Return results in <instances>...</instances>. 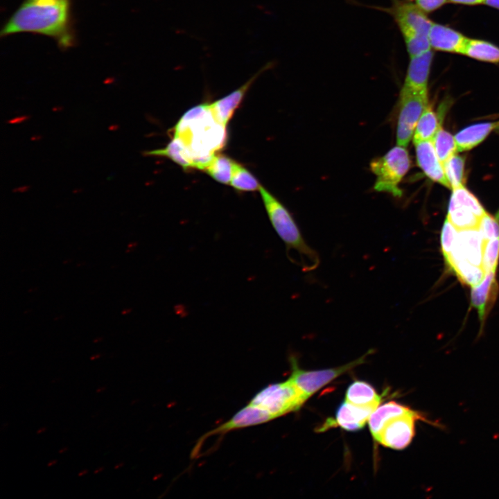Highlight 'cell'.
I'll return each mask as SVG.
<instances>
[{
	"mask_svg": "<svg viewBox=\"0 0 499 499\" xmlns=\"http://www.w3.org/2000/svg\"><path fill=\"white\" fill-rule=\"evenodd\" d=\"M70 0H24L3 27L1 35L42 34L55 39L61 48L73 44Z\"/></svg>",
	"mask_w": 499,
	"mask_h": 499,
	"instance_id": "6da1fadb",
	"label": "cell"
},
{
	"mask_svg": "<svg viewBox=\"0 0 499 499\" xmlns=\"http://www.w3.org/2000/svg\"><path fill=\"white\" fill-rule=\"evenodd\" d=\"M259 192L268 218L284 243L288 254L294 252L304 272L315 270L320 263L317 251L305 240L298 225L287 208L262 185Z\"/></svg>",
	"mask_w": 499,
	"mask_h": 499,
	"instance_id": "7a4b0ae2",
	"label": "cell"
},
{
	"mask_svg": "<svg viewBox=\"0 0 499 499\" xmlns=\"http://www.w3.org/2000/svg\"><path fill=\"white\" fill-rule=\"evenodd\" d=\"M387 12L396 24L410 57L431 49L428 33L433 24L416 3L409 0H391V6L376 8Z\"/></svg>",
	"mask_w": 499,
	"mask_h": 499,
	"instance_id": "3957f363",
	"label": "cell"
},
{
	"mask_svg": "<svg viewBox=\"0 0 499 499\" xmlns=\"http://www.w3.org/2000/svg\"><path fill=\"white\" fill-rule=\"evenodd\" d=\"M410 159L405 147L396 145L384 155L370 163V168L376 176L374 189L391 194L396 198L402 195L399 184L408 172Z\"/></svg>",
	"mask_w": 499,
	"mask_h": 499,
	"instance_id": "277c9868",
	"label": "cell"
},
{
	"mask_svg": "<svg viewBox=\"0 0 499 499\" xmlns=\"http://www.w3.org/2000/svg\"><path fill=\"white\" fill-rule=\"evenodd\" d=\"M307 399L289 378L260 390L249 403L269 412L276 419L297 410Z\"/></svg>",
	"mask_w": 499,
	"mask_h": 499,
	"instance_id": "5b68a950",
	"label": "cell"
},
{
	"mask_svg": "<svg viewBox=\"0 0 499 499\" xmlns=\"http://www.w3.org/2000/svg\"><path fill=\"white\" fill-rule=\"evenodd\" d=\"M428 105V92L402 87L399 94L396 145L408 146L413 137L416 125Z\"/></svg>",
	"mask_w": 499,
	"mask_h": 499,
	"instance_id": "8992f818",
	"label": "cell"
},
{
	"mask_svg": "<svg viewBox=\"0 0 499 499\" xmlns=\"http://www.w3.org/2000/svg\"><path fill=\"white\" fill-rule=\"evenodd\" d=\"M372 351V350H369L359 358L339 367L314 371H305L299 369L296 359L292 356L290 358L292 367V374L290 378L308 399L335 378L363 363L367 355Z\"/></svg>",
	"mask_w": 499,
	"mask_h": 499,
	"instance_id": "52a82bcc",
	"label": "cell"
},
{
	"mask_svg": "<svg viewBox=\"0 0 499 499\" xmlns=\"http://www.w3.org/2000/svg\"><path fill=\"white\" fill-rule=\"evenodd\" d=\"M274 419L267 410L248 403L228 421L203 435L194 446L191 457H196L198 455L200 448L209 437L222 435L231 430L262 424Z\"/></svg>",
	"mask_w": 499,
	"mask_h": 499,
	"instance_id": "ba28073f",
	"label": "cell"
},
{
	"mask_svg": "<svg viewBox=\"0 0 499 499\" xmlns=\"http://www.w3.org/2000/svg\"><path fill=\"white\" fill-rule=\"evenodd\" d=\"M418 419L426 421V418L414 410L391 420L385 425L376 441L396 450L406 448L415 435V422Z\"/></svg>",
	"mask_w": 499,
	"mask_h": 499,
	"instance_id": "9c48e42d",
	"label": "cell"
},
{
	"mask_svg": "<svg viewBox=\"0 0 499 499\" xmlns=\"http://www.w3.org/2000/svg\"><path fill=\"white\" fill-rule=\"evenodd\" d=\"M484 240L478 228L458 230L450 254L444 258L448 265L458 261H466L482 266Z\"/></svg>",
	"mask_w": 499,
	"mask_h": 499,
	"instance_id": "30bf717a",
	"label": "cell"
},
{
	"mask_svg": "<svg viewBox=\"0 0 499 499\" xmlns=\"http://www.w3.org/2000/svg\"><path fill=\"white\" fill-rule=\"evenodd\" d=\"M272 67V62L267 63L240 87L222 98L209 104V107L215 120L226 127L252 84L263 72Z\"/></svg>",
	"mask_w": 499,
	"mask_h": 499,
	"instance_id": "8fae6325",
	"label": "cell"
},
{
	"mask_svg": "<svg viewBox=\"0 0 499 499\" xmlns=\"http://www.w3.org/2000/svg\"><path fill=\"white\" fill-rule=\"evenodd\" d=\"M414 146L417 164L426 175L434 182L451 189L432 141H421L414 143Z\"/></svg>",
	"mask_w": 499,
	"mask_h": 499,
	"instance_id": "7c38bea8",
	"label": "cell"
},
{
	"mask_svg": "<svg viewBox=\"0 0 499 499\" xmlns=\"http://www.w3.org/2000/svg\"><path fill=\"white\" fill-rule=\"evenodd\" d=\"M379 405H357L344 401L338 408L334 421H327L326 424L331 423L329 426H332L335 423L349 431L360 430L368 422L371 414Z\"/></svg>",
	"mask_w": 499,
	"mask_h": 499,
	"instance_id": "4fadbf2b",
	"label": "cell"
},
{
	"mask_svg": "<svg viewBox=\"0 0 499 499\" xmlns=\"http://www.w3.org/2000/svg\"><path fill=\"white\" fill-rule=\"evenodd\" d=\"M499 286L496 278V272H486L483 280L473 286L471 292V306L477 309L480 322L482 323L496 299Z\"/></svg>",
	"mask_w": 499,
	"mask_h": 499,
	"instance_id": "5bb4252c",
	"label": "cell"
},
{
	"mask_svg": "<svg viewBox=\"0 0 499 499\" xmlns=\"http://www.w3.org/2000/svg\"><path fill=\"white\" fill-rule=\"evenodd\" d=\"M433 53L430 50L410 57L403 87L418 91L428 92V81Z\"/></svg>",
	"mask_w": 499,
	"mask_h": 499,
	"instance_id": "9a60e30c",
	"label": "cell"
},
{
	"mask_svg": "<svg viewBox=\"0 0 499 499\" xmlns=\"http://www.w3.org/2000/svg\"><path fill=\"white\" fill-rule=\"evenodd\" d=\"M428 40L434 49L462 54L468 38L450 28L433 23Z\"/></svg>",
	"mask_w": 499,
	"mask_h": 499,
	"instance_id": "2e32d148",
	"label": "cell"
},
{
	"mask_svg": "<svg viewBox=\"0 0 499 499\" xmlns=\"http://www.w3.org/2000/svg\"><path fill=\"white\" fill-rule=\"evenodd\" d=\"M413 411L410 408L394 401L378 405L372 412L368 421L369 430L374 439H378L383 429L389 421Z\"/></svg>",
	"mask_w": 499,
	"mask_h": 499,
	"instance_id": "e0dca14e",
	"label": "cell"
},
{
	"mask_svg": "<svg viewBox=\"0 0 499 499\" xmlns=\"http://www.w3.org/2000/svg\"><path fill=\"white\" fill-rule=\"evenodd\" d=\"M499 127V121L481 123L466 127L455 136L457 151L471 150L480 144L494 129Z\"/></svg>",
	"mask_w": 499,
	"mask_h": 499,
	"instance_id": "ac0fdd59",
	"label": "cell"
},
{
	"mask_svg": "<svg viewBox=\"0 0 499 499\" xmlns=\"http://www.w3.org/2000/svg\"><path fill=\"white\" fill-rule=\"evenodd\" d=\"M145 155L166 157L182 166L184 170L195 168V164L188 148L182 140L176 136L165 148L146 152Z\"/></svg>",
	"mask_w": 499,
	"mask_h": 499,
	"instance_id": "d6986e66",
	"label": "cell"
},
{
	"mask_svg": "<svg viewBox=\"0 0 499 499\" xmlns=\"http://www.w3.org/2000/svg\"><path fill=\"white\" fill-rule=\"evenodd\" d=\"M447 219L458 229L478 228L480 219L468 206L450 200Z\"/></svg>",
	"mask_w": 499,
	"mask_h": 499,
	"instance_id": "ffe728a7",
	"label": "cell"
},
{
	"mask_svg": "<svg viewBox=\"0 0 499 499\" xmlns=\"http://www.w3.org/2000/svg\"><path fill=\"white\" fill-rule=\"evenodd\" d=\"M345 401L357 405H367L374 403L380 404L381 396L369 383L356 380L348 387Z\"/></svg>",
	"mask_w": 499,
	"mask_h": 499,
	"instance_id": "44dd1931",
	"label": "cell"
},
{
	"mask_svg": "<svg viewBox=\"0 0 499 499\" xmlns=\"http://www.w3.org/2000/svg\"><path fill=\"white\" fill-rule=\"evenodd\" d=\"M440 127L441 126L437 115L428 105L416 125L412 137L414 144L432 141Z\"/></svg>",
	"mask_w": 499,
	"mask_h": 499,
	"instance_id": "7402d4cb",
	"label": "cell"
},
{
	"mask_svg": "<svg viewBox=\"0 0 499 499\" xmlns=\"http://www.w3.org/2000/svg\"><path fill=\"white\" fill-rule=\"evenodd\" d=\"M235 161L224 155H214L204 170L219 183L230 184Z\"/></svg>",
	"mask_w": 499,
	"mask_h": 499,
	"instance_id": "603a6c76",
	"label": "cell"
},
{
	"mask_svg": "<svg viewBox=\"0 0 499 499\" xmlns=\"http://www.w3.org/2000/svg\"><path fill=\"white\" fill-rule=\"evenodd\" d=\"M462 54L481 61L499 63V48L482 40L468 39Z\"/></svg>",
	"mask_w": 499,
	"mask_h": 499,
	"instance_id": "cb8c5ba5",
	"label": "cell"
},
{
	"mask_svg": "<svg viewBox=\"0 0 499 499\" xmlns=\"http://www.w3.org/2000/svg\"><path fill=\"white\" fill-rule=\"evenodd\" d=\"M448 267L462 283L471 287L479 284L486 274V272L482 266L475 265L466 261L453 262Z\"/></svg>",
	"mask_w": 499,
	"mask_h": 499,
	"instance_id": "d4e9b609",
	"label": "cell"
},
{
	"mask_svg": "<svg viewBox=\"0 0 499 499\" xmlns=\"http://www.w3.org/2000/svg\"><path fill=\"white\" fill-rule=\"evenodd\" d=\"M432 141L443 166L458 152L455 137L441 127L438 130Z\"/></svg>",
	"mask_w": 499,
	"mask_h": 499,
	"instance_id": "484cf974",
	"label": "cell"
},
{
	"mask_svg": "<svg viewBox=\"0 0 499 499\" xmlns=\"http://www.w3.org/2000/svg\"><path fill=\"white\" fill-rule=\"evenodd\" d=\"M229 184L240 191H259L261 186L257 179L247 168L236 161Z\"/></svg>",
	"mask_w": 499,
	"mask_h": 499,
	"instance_id": "4316f807",
	"label": "cell"
},
{
	"mask_svg": "<svg viewBox=\"0 0 499 499\" xmlns=\"http://www.w3.org/2000/svg\"><path fill=\"white\" fill-rule=\"evenodd\" d=\"M464 157L457 154L444 164L445 173L452 190L464 185Z\"/></svg>",
	"mask_w": 499,
	"mask_h": 499,
	"instance_id": "83f0119b",
	"label": "cell"
},
{
	"mask_svg": "<svg viewBox=\"0 0 499 499\" xmlns=\"http://www.w3.org/2000/svg\"><path fill=\"white\" fill-rule=\"evenodd\" d=\"M451 199L469 207L480 218L487 212L475 196L467 190L464 185L453 189Z\"/></svg>",
	"mask_w": 499,
	"mask_h": 499,
	"instance_id": "f1b7e54d",
	"label": "cell"
},
{
	"mask_svg": "<svg viewBox=\"0 0 499 499\" xmlns=\"http://www.w3.org/2000/svg\"><path fill=\"white\" fill-rule=\"evenodd\" d=\"M499 261V238L484 241L482 266L486 272H496Z\"/></svg>",
	"mask_w": 499,
	"mask_h": 499,
	"instance_id": "f546056e",
	"label": "cell"
},
{
	"mask_svg": "<svg viewBox=\"0 0 499 499\" xmlns=\"http://www.w3.org/2000/svg\"><path fill=\"white\" fill-rule=\"evenodd\" d=\"M478 228L484 241L499 238V222L487 212L480 219Z\"/></svg>",
	"mask_w": 499,
	"mask_h": 499,
	"instance_id": "4dcf8cb0",
	"label": "cell"
},
{
	"mask_svg": "<svg viewBox=\"0 0 499 499\" xmlns=\"http://www.w3.org/2000/svg\"><path fill=\"white\" fill-rule=\"evenodd\" d=\"M457 233L458 229L446 218L441 233V246L444 258L451 252Z\"/></svg>",
	"mask_w": 499,
	"mask_h": 499,
	"instance_id": "1f68e13d",
	"label": "cell"
},
{
	"mask_svg": "<svg viewBox=\"0 0 499 499\" xmlns=\"http://www.w3.org/2000/svg\"><path fill=\"white\" fill-rule=\"evenodd\" d=\"M447 1L448 0H416V4L426 13L437 10Z\"/></svg>",
	"mask_w": 499,
	"mask_h": 499,
	"instance_id": "d6a6232c",
	"label": "cell"
},
{
	"mask_svg": "<svg viewBox=\"0 0 499 499\" xmlns=\"http://www.w3.org/2000/svg\"><path fill=\"white\" fill-rule=\"evenodd\" d=\"M452 3H461L466 5H477L484 3L485 0H448Z\"/></svg>",
	"mask_w": 499,
	"mask_h": 499,
	"instance_id": "836d02e7",
	"label": "cell"
},
{
	"mask_svg": "<svg viewBox=\"0 0 499 499\" xmlns=\"http://www.w3.org/2000/svg\"><path fill=\"white\" fill-rule=\"evenodd\" d=\"M485 4L499 9V0H485Z\"/></svg>",
	"mask_w": 499,
	"mask_h": 499,
	"instance_id": "e575fe53",
	"label": "cell"
},
{
	"mask_svg": "<svg viewBox=\"0 0 499 499\" xmlns=\"http://www.w3.org/2000/svg\"><path fill=\"white\" fill-rule=\"evenodd\" d=\"M88 471H89L88 469L82 470L81 471H80V472L78 473V475L79 477H81V476H82V475H86V474L88 473Z\"/></svg>",
	"mask_w": 499,
	"mask_h": 499,
	"instance_id": "d590c367",
	"label": "cell"
},
{
	"mask_svg": "<svg viewBox=\"0 0 499 499\" xmlns=\"http://www.w3.org/2000/svg\"><path fill=\"white\" fill-rule=\"evenodd\" d=\"M104 469H105V468L103 466L99 467L94 471V473L97 474L98 473L102 472Z\"/></svg>",
	"mask_w": 499,
	"mask_h": 499,
	"instance_id": "8d00e7d4",
	"label": "cell"
},
{
	"mask_svg": "<svg viewBox=\"0 0 499 499\" xmlns=\"http://www.w3.org/2000/svg\"><path fill=\"white\" fill-rule=\"evenodd\" d=\"M46 427H42L40 429L37 430V434H41L46 431Z\"/></svg>",
	"mask_w": 499,
	"mask_h": 499,
	"instance_id": "74e56055",
	"label": "cell"
},
{
	"mask_svg": "<svg viewBox=\"0 0 499 499\" xmlns=\"http://www.w3.org/2000/svg\"><path fill=\"white\" fill-rule=\"evenodd\" d=\"M105 389H106V387H105V386L100 387L97 388L96 392L101 393V392H104Z\"/></svg>",
	"mask_w": 499,
	"mask_h": 499,
	"instance_id": "f35d334b",
	"label": "cell"
},
{
	"mask_svg": "<svg viewBox=\"0 0 499 499\" xmlns=\"http://www.w3.org/2000/svg\"><path fill=\"white\" fill-rule=\"evenodd\" d=\"M57 463V459H53L47 464V466H52Z\"/></svg>",
	"mask_w": 499,
	"mask_h": 499,
	"instance_id": "ab89813d",
	"label": "cell"
},
{
	"mask_svg": "<svg viewBox=\"0 0 499 499\" xmlns=\"http://www.w3.org/2000/svg\"><path fill=\"white\" fill-rule=\"evenodd\" d=\"M123 466H124V463H123V462H120V463H119V464H117L115 465L114 469H119L123 467Z\"/></svg>",
	"mask_w": 499,
	"mask_h": 499,
	"instance_id": "60d3db41",
	"label": "cell"
},
{
	"mask_svg": "<svg viewBox=\"0 0 499 499\" xmlns=\"http://www.w3.org/2000/svg\"><path fill=\"white\" fill-rule=\"evenodd\" d=\"M68 450V447H63L61 449L59 450V453L62 454L66 452Z\"/></svg>",
	"mask_w": 499,
	"mask_h": 499,
	"instance_id": "b9f144b4",
	"label": "cell"
},
{
	"mask_svg": "<svg viewBox=\"0 0 499 499\" xmlns=\"http://www.w3.org/2000/svg\"><path fill=\"white\" fill-rule=\"evenodd\" d=\"M100 356V354L94 355V356H92L90 357V360H96V359L98 358Z\"/></svg>",
	"mask_w": 499,
	"mask_h": 499,
	"instance_id": "7bdbcfd3",
	"label": "cell"
},
{
	"mask_svg": "<svg viewBox=\"0 0 499 499\" xmlns=\"http://www.w3.org/2000/svg\"><path fill=\"white\" fill-rule=\"evenodd\" d=\"M496 218L499 222V210L498 211V212L496 214Z\"/></svg>",
	"mask_w": 499,
	"mask_h": 499,
	"instance_id": "ee69618b",
	"label": "cell"
},
{
	"mask_svg": "<svg viewBox=\"0 0 499 499\" xmlns=\"http://www.w3.org/2000/svg\"><path fill=\"white\" fill-rule=\"evenodd\" d=\"M7 425H8V424L6 423V426H7ZM3 426H5V425H4V426H2V427H3Z\"/></svg>",
	"mask_w": 499,
	"mask_h": 499,
	"instance_id": "f6af8a7d",
	"label": "cell"
},
{
	"mask_svg": "<svg viewBox=\"0 0 499 499\" xmlns=\"http://www.w3.org/2000/svg\"><path fill=\"white\" fill-rule=\"evenodd\" d=\"M409 1H412V0H409Z\"/></svg>",
	"mask_w": 499,
	"mask_h": 499,
	"instance_id": "bcb514c9",
	"label": "cell"
}]
</instances>
